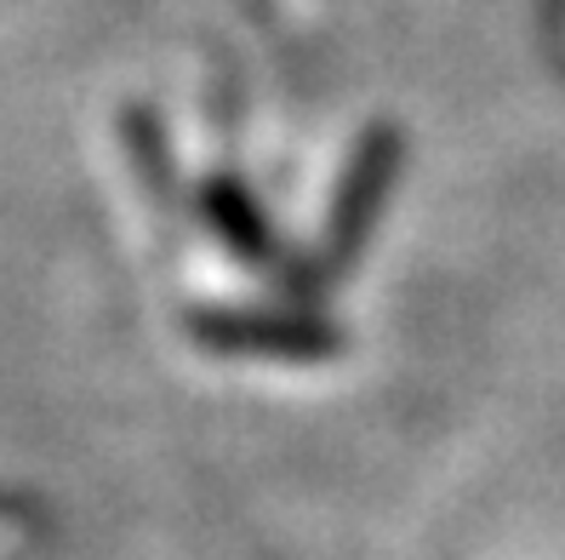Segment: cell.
Segmentation results:
<instances>
[{
  "instance_id": "obj_2",
  "label": "cell",
  "mask_w": 565,
  "mask_h": 560,
  "mask_svg": "<svg viewBox=\"0 0 565 560\" xmlns=\"http://www.w3.org/2000/svg\"><path fill=\"white\" fill-rule=\"evenodd\" d=\"M189 338L212 349V355H235V360H331L343 355L349 338L331 326L326 315L303 309H194L189 315Z\"/></svg>"
},
{
  "instance_id": "obj_3",
  "label": "cell",
  "mask_w": 565,
  "mask_h": 560,
  "mask_svg": "<svg viewBox=\"0 0 565 560\" xmlns=\"http://www.w3.org/2000/svg\"><path fill=\"white\" fill-rule=\"evenodd\" d=\"M194 212L206 218V229H212V235L246 263V270H269V275H280V286L297 292V298H309V292L326 286L315 263H297V257L286 252L275 218L263 212V201L246 189L241 172H212L201 189H194Z\"/></svg>"
},
{
  "instance_id": "obj_1",
  "label": "cell",
  "mask_w": 565,
  "mask_h": 560,
  "mask_svg": "<svg viewBox=\"0 0 565 560\" xmlns=\"http://www.w3.org/2000/svg\"><path fill=\"white\" fill-rule=\"evenodd\" d=\"M401 167H406L401 126L372 120V126L354 138L349 167H343V178H338V194H331L326 241H320V257H315L320 281H338L343 270H354V263L365 257L377 218L388 212V194H394V178H401Z\"/></svg>"
}]
</instances>
